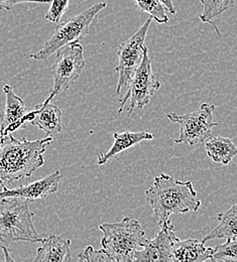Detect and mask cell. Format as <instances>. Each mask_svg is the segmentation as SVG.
Segmentation results:
<instances>
[{
    "label": "cell",
    "mask_w": 237,
    "mask_h": 262,
    "mask_svg": "<svg viewBox=\"0 0 237 262\" xmlns=\"http://www.w3.org/2000/svg\"><path fill=\"white\" fill-rule=\"evenodd\" d=\"M52 136L41 139H16L11 134L0 137V186L30 179L45 164L44 155L53 141Z\"/></svg>",
    "instance_id": "obj_1"
},
{
    "label": "cell",
    "mask_w": 237,
    "mask_h": 262,
    "mask_svg": "<svg viewBox=\"0 0 237 262\" xmlns=\"http://www.w3.org/2000/svg\"><path fill=\"white\" fill-rule=\"evenodd\" d=\"M145 198L159 225L169 221L171 215L197 212L201 207V201L190 181L182 182L166 173L155 178L145 191Z\"/></svg>",
    "instance_id": "obj_2"
},
{
    "label": "cell",
    "mask_w": 237,
    "mask_h": 262,
    "mask_svg": "<svg viewBox=\"0 0 237 262\" xmlns=\"http://www.w3.org/2000/svg\"><path fill=\"white\" fill-rule=\"evenodd\" d=\"M103 233L102 249L112 261H135L136 253L147 242L145 231L134 218L125 217L121 222L99 225Z\"/></svg>",
    "instance_id": "obj_3"
},
{
    "label": "cell",
    "mask_w": 237,
    "mask_h": 262,
    "mask_svg": "<svg viewBox=\"0 0 237 262\" xmlns=\"http://www.w3.org/2000/svg\"><path fill=\"white\" fill-rule=\"evenodd\" d=\"M31 201L19 198H0V242L9 246L18 241L40 243L33 222Z\"/></svg>",
    "instance_id": "obj_4"
},
{
    "label": "cell",
    "mask_w": 237,
    "mask_h": 262,
    "mask_svg": "<svg viewBox=\"0 0 237 262\" xmlns=\"http://www.w3.org/2000/svg\"><path fill=\"white\" fill-rule=\"evenodd\" d=\"M106 7L107 2L101 1L70 17L55 30L41 49L32 54L30 58L35 61H45L63 47L80 41L89 33V29L98 13Z\"/></svg>",
    "instance_id": "obj_5"
},
{
    "label": "cell",
    "mask_w": 237,
    "mask_h": 262,
    "mask_svg": "<svg viewBox=\"0 0 237 262\" xmlns=\"http://www.w3.org/2000/svg\"><path fill=\"white\" fill-rule=\"evenodd\" d=\"M84 48L80 41L67 45L57 52L55 63L52 66L54 84L50 96L44 103H49L57 95L67 91L80 77L85 69Z\"/></svg>",
    "instance_id": "obj_6"
},
{
    "label": "cell",
    "mask_w": 237,
    "mask_h": 262,
    "mask_svg": "<svg viewBox=\"0 0 237 262\" xmlns=\"http://www.w3.org/2000/svg\"><path fill=\"white\" fill-rule=\"evenodd\" d=\"M215 106L210 103L201 104L200 108L194 112L178 114L170 112L167 114L169 121L180 125L179 137L175 139L176 143H186L195 145L205 142L212 134L213 127L218 123L214 121L213 113Z\"/></svg>",
    "instance_id": "obj_7"
},
{
    "label": "cell",
    "mask_w": 237,
    "mask_h": 262,
    "mask_svg": "<svg viewBox=\"0 0 237 262\" xmlns=\"http://www.w3.org/2000/svg\"><path fill=\"white\" fill-rule=\"evenodd\" d=\"M160 88L161 83L157 80L153 73L148 49H146L140 65L136 69V73L128 84L126 94L120 100L118 113L120 114L123 111L127 101H130V106L127 109L128 116L132 115L136 109H143V107L150 102V99L156 95Z\"/></svg>",
    "instance_id": "obj_8"
},
{
    "label": "cell",
    "mask_w": 237,
    "mask_h": 262,
    "mask_svg": "<svg viewBox=\"0 0 237 262\" xmlns=\"http://www.w3.org/2000/svg\"><path fill=\"white\" fill-rule=\"evenodd\" d=\"M153 20L152 17L146 19L133 36L118 47V65L115 68V72L119 75L116 87L117 94H120L121 90L128 86L136 69L142 61L144 52L147 49L144 41Z\"/></svg>",
    "instance_id": "obj_9"
},
{
    "label": "cell",
    "mask_w": 237,
    "mask_h": 262,
    "mask_svg": "<svg viewBox=\"0 0 237 262\" xmlns=\"http://www.w3.org/2000/svg\"><path fill=\"white\" fill-rule=\"evenodd\" d=\"M160 231L136 253L135 261L170 262V251L178 237L175 235L170 220L159 225Z\"/></svg>",
    "instance_id": "obj_10"
},
{
    "label": "cell",
    "mask_w": 237,
    "mask_h": 262,
    "mask_svg": "<svg viewBox=\"0 0 237 262\" xmlns=\"http://www.w3.org/2000/svg\"><path fill=\"white\" fill-rule=\"evenodd\" d=\"M61 179V172L56 170L40 180L14 189H9L6 186H3L1 187L2 190L0 191V198H19L31 202L37 199H44L58 192Z\"/></svg>",
    "instance_id": "obj_11"
},
{
    "label": "cell",
    "mask_w": 237,
    "mask_h": 262,
    "mask_svg": "<svg viewBox=\"0 0 237 262\" xmlns=\"http://www.w3.org/2000/svg\"><path fill=\"white\" fill-rule=\"evenodd\" d=\"M3 93L5 95V104L3 112L0 115V137L24 128L27 122V107L24 99L14 93L10 85H4Z\"/></svg>",
    "instance_id": "obj_12"
},
{
    "label": "cell",
    "mask_w": 237,
    "mask_h": 262,
    "mask_svg": "<svg viewBox=\"0 0 237 262\" xmlns=\"http://www.w3.org/2000/svg\"><path fill=\"white\" fill-rule=\"evenodd\" d=\"M214 248L205 246L203 241L189 238L175 241L170 251V262H201L212 260Z\"/></svg>",
    "instance_id": "obj_13"
},
{
    "label": "cell",
    "mask_w": 237,
    "mask_h": 262,
    "mask_svg": "<svg viewBox=\"0 0 237 262\" xmlns=\"http://www.w3.org/2000/svg\"><path fill=\"white\" fill-rule=\"evenodd\" d=\"M36 250L34 262H70L72 260L71 240L61 236L51 235L42 238Z\"/></svg>",
    "instance_id": "obj_14"
},
{
    "label": "cell",
    "mask_w": 237,
    "mask_h": 262,
    "mask_svg": "<svg viewBox=\"0 0 237 262\" xmlns=\"http://www.w3.org/2000/svg\"><path fill=\"white\" fill-rule=\"evenodd\" d=\"M33 119L31 123L44 131L47 136H52L63 130V122H62V110L57 106L49 103H41L36 105L33 111Z\"/></svg>",
    "instance_id": "obj_15"
},
{
    "label": "cell",
    "mask_w": 237,
    "mask_h": 262,
    "mask_svg": "<svg viewBox=\"0 0 237 262\" xmlns=\"http://www.w3.org/2000/svg\"><path fill=\"white\" fill-rule=\"evenodd\" d=\"M113 144L111 148L98 156L97 164L103 165L107 164L110 160L115 158L117 155L136 146V144L141 141H149L155 138V135L152 132L147 131H123V132H115L113 134Z\"/></svg>",
    "instance_id": "obj_16"
},
{
    "label": "cell",
    "mask_w": 237,
    "mask_h": 262,
    "mask_svg": "<svg viewBox=\"0 0 237 262\" xmlns=\"http://www.w3.org/2000/svg\"><path fill=\"white\" fill-rule=\"evenodd\" d=\"M205 150L210 160L216 164L227 165L237 156L236 144L231 138L210 136L205 141Z\"/></svg>",
    "instance_id": "obj_17"
},
{
    "label": "cell",
    "mask_w": 237,
    "mask_h": 262,
    "mask_svg": "<svg viewBox=\"0 0 237 262\" xmlns=\"http://www.w3.org/2000/svg\"><path fill=\"white\" fill-rule=\"evenodd\" d=\"M218 225L203 238L204 243L213 239L237 238V204L217 216Z\"/></svg>",
    "instance_id": "obj_18"
},
{
    "label": "cell",
    "mask_w": 237,
    "mask_h": 262,
    "mask_svg": "<svg viewBox=\"0 0 237 262\" xmlns=\"http://www.w3.org/2000/svg\"><path fill=\"white\" fill-rule=\"evenodd\" d=\"M237 0H201L202 12L199 15L200 19L205 23L214 27L215 31L220 34L215 20L220 17L225 11L232 8Z\"/></svg>",
    "instance_id": "obj_19"
},
{
    "label": "cell",
    "mask_w": 237,
    "mask_h": 262,
    "mask_svg": "<svg viewBox=\"0 0 237 262\" xmlns=\"http://www.w3.org/2000/svg\"><path fill=\"white\" fill-rule=\"evenodd\" d=\"M141 12H145L160 25L168 24L169 18L168 9L159 0H132Z\"/></svg>",
    "instance_id": "obj_20"
},
{
    "label": "cell",
    "mask_w": 237,
    "mask_h": 262,
    "mask_svg": "<svg viewBox=\"0 0 237 262\" xmlns=\"http://www.w3.org/2000/svg\"><path fill=\"white\" fill-rule=\"evenodd\" d=\"M211 261L237 262V238L226 239L223 244L214 247Z\"/></svg>",
    "instance_id": "obj_21"
},
{
    "label": "cell",
    "mask_w": 237,
    "mask_h": 262,
    "mask_svg": "<svg viewBox=\"0 0 237 262\" xmlns=\"http://www.w3.org/2000/svg\"><path fill=\"white\" fill-rule=\"evenodd\" d=\"M70 0H52L45 18L53 24H58L68 11Z\"/></svg>",
    "instance_id": "obj_22"
},
{
    "label": "cell",
    "mask_w": 237,
    "mask_h": 262,
    "mask_svg": "<svg viewBox=\"0 0 237 262\" xmlns=\"http://www.w3.org/2000/svg\"><path fill=\"white\" fill-rule=\"evenodd\" d=\"M78 259L80 261L88 262H110L112 261L111 258L108 256V254L103 250H95L93 246L89 245L87 246L84 251L79 254Z\"/></svg>",
    "instance_id": "obj_23"
},
{
    "label": "cell",
    "mask_w": 237,
    "mask_h": 262,
    "mask_svg": "<svg viewBox=\"0 0 237 262\" xmlns=\"http://www.w3.org/2000/svg\"><path fill=\"white\" fill-rule=\"evenodd\" d=\"M52 0H0V10L9 11L16 4L21 3H36V4H47L51 3Z\"/></svg>",
    "instance_id": "obj_24"
},
{
    "label": "cell",
    "mask_w": 237,
    "mask_h": 262,
    "mask_svg": "<svg viewBox=\"0 0 237 262\" xmlns=\"http://www.w3.org/2000/svg\"><path fill=\"white\" fill-rule=\"evenodd\" d=\"M159 1H161L165 5V7L168 9L169 13H170V14L177 13V9H176V7L173 3V0H159Z\"/></svg>",
    "instance_id": "obj_25"
},
{
    "label": "cell",
    "mask_w": 237,
    "mask_h": 262,
    "mask_svg": "<svg viewBox=\"0 0 237 262\" xmlns=\"http://www.w3.org/2000/svg\"><path fill=\"white\" fill-rule=\"evenodd\" d=\"M2 250L4 251V254H5V261H13V259L9 256V251H8V248H7V246H5V245H3L2 247Z\"/></svg>",
    "instance_id": "obj_26"
}]
</instances>
